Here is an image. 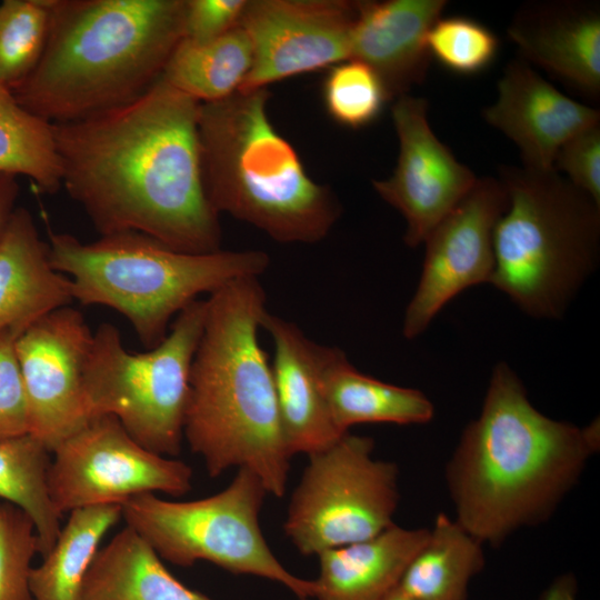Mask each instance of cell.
I'll return each mask as SVG.
<instances>
[{"label": "cell", "mask_w": 600, "mask_h": 600, "mask_svg": "<svg viewBox=\"0 0 600 600\" xmlns=\"http://www.w3.org/2000/svg\"><path fill=\"white\" fill-rule=\"evenodd\" d=\"M81 600H212L188 588L156 551L124 527L97 552L84 578Z\"/></svg>", "instance_id": "603a6c76"}, {"label": "cell", "mask_w": 600, "mask_h": 600, "mask_svg": "<svg viewBox=\"0 0 600 600\" xmlns=\"http://www.w3.org/2000/svg\"><path fill=\"white\" fill-rule=\"evenodd\" d=\"M252 60L250 38L239 24L207 42L182 38L160 78L200 103L214 102L239 90Z\"/></svg>", "instance_id": "d4e9b609"}, {"label": "cell", "mask_w": 600, "mask_h": 600, "mask_svg": "<svg viewBox=\"0 0 600 600\" xmlns=\"http://www.w3.org/2000/svg\"><path fill=\"white\" fill-rule=\"evenodd\" d=\"M269 91L238 90L200 103L204 189L228 213L284 243L324 239L341 213L334 193L311 179L292 144L268 116Z\"/></svg>", "instance_id": "5b68a950"}, {"label": "cell", "mask_w": 600, "mask_h": 600, "mask_svg": "<svg viewBox=\"0 0 600 600\" xmlns=\"http://www.w3.org/2000/svg\"><path fill=\"white\" fill-rule=\"evenodd\" d=\"M483 119L519 148L522 166L553 169L559 149L573 136L600 124L599 110L567 97L521 58L498 81L496 101Z\"/></svg>", "instance_id": "2e32d148"}, {"label": "cell", "mask_w": 600, "mask_h": 600, "mask_svg": "<svg viewBox=\"0 0 600 600\" xmlns=\"http://www.w3.org/2000/svg\"><path fill=\"white\" fill-rule=\"evenodd\" d=\"M391 111L399 141L397 166L389 178L373 180L372 186L402 214L404 242L414 248L423 244L478 178L433 133L426 99L400 96Z\"/></svg>", "instance_id": "9a60e30c"}, {"label": "cell", "mask_w": 600, "mask_h": 600, "mask_svg": "<svg viewBox=\"0 0 600 600\" xmlns=\"http://www.w3.org/2000/svg\"><path fill=\"white\" fill-rule=\"evenodd\" d=\"M384 600H416L403 592L399 591L397 588L392 590Z\"/></svg>", "instance_id": "74e56055"}, {"label": "cell", "mask_w": 600, "mask_h": 600, "mask_svg": "<svg viewBox=\"0 0 600 600\" xmlns=\"http://www.w3.org/2000/svg\"><path fill=\"white\" fill-rule=\"evenodd\" d=\"M248 0H186L183 38L216 39L239 26Z\"/></svg>", "instance_id": "e575fe53"}, {"label": "cell", "mask_w": 600, "mask_h": 600, "mask_svg": "<svg viewBox=\"0 0 600 600\" xmlns=\"http://www.w3.org/2000/svg\"><path fill=\"white\" fill-rule=\"evenodd\" d=\"M20 336L12 329L0 330V440L28 433V409L16 352Z\"/></svg>", "instance_id": "d6a6232c"}, {"label": "cell", "mask_w": 600, "mask_h": 600, "mask_svg": "<svg viewBox=\"0 0 600 600\" xmlns=\"http://www.w3.org/2000/svg\"><path fill=\"white\" fill-rule=\"evenodd\" d=\"M543 600H576V582L564 577L557 580L544 593Z\"/></svg>", "instance_id": "8d00e7d4"}, {"label": "cell", "mask_w": 600, "mask_h": 600, "mask_svg": "<svg viewBox=\"0 0 600 600\" xmlns=\"http://www.w3.org/2000/svg\"><path fill=\"white\" fill-rule=\"evenodd\" d=\"M49 0L0 2V88L14 91L33 71L46 47Z\"/></svg>", "instance_id": "f1b7e54d"}, {"label": "cell", "mask_w": 600, "mask_h": 600, "mask_svg": "<svg viewBox=\"0 0 600 600\" xmlns=\"http://www.w3.org/2000/svg\"><path fill=\"white\" fill-rule=\"evenodd\" d=\"M200 102L161 78L122 106L52 124L61 188L100 236L139 232L187 253L221 250L203 182Z\"/></svg>", "instance_id": "6da1fadb"}, {"label": "cell", "mask_w": 600, "mask_h": 600, "mask_svg": "<svg viewBox=\"0 0 600 600\" xmlns=\"http://www.w3.org/2000/svg\"><path fill=\"white\" fill-rule=\"evenodd\" d=\"M356 14L357 1L248 0L239 24L250 38L253 60L239 90L350 60Z\"/></svg>", "instance_id": "4fadbf2b"}, {"label": "cell", "mask_w": 600, "mask_h": 600, "mask_svg": "<svg viewBox=\"0 0 600 600\" xmlns=\"http://www.w3.org/2000/svg\"><path fill=\"white\" fill-rule=\"evenodd\" d=\"M483 566L482 543L440 513L397 589L416 600H467L469 582Z\"/></svg>", "instance_id": "cb8c5ba5"}, {"label": "cell", "mask_w": 600, "mask_h": 600, "mask_svg": "<svg viewBox=\"0 0 600 600\" xmlns=\"http://www.w3.org/2000/svg\"><path fill=\"white\" fill-rule=\"evenodd\" d=\"M508 208L493 231L490 281L522 312L561 319L600 258V204L554 168L504 166Z\"/></svg>", "instance_id": "52a82bcc"}, {"label": "cell", "mask_w": 600, "mask_h": 600, "mask_svg": "<svg viewBox=\"0 0 600 600\" xmlns=\"http://www.w3.org/2000/svg\"><path fill=\"white\" fill-rule=\"evenodd\" d=\"M46 47L17 102L54 124L130 102L183 38L186 0H49Z\"/></svg>", "instance_id": "277c9868"}, {"label": "cell", "mask_w": 600, "mask_h": 600, "mask_svg": "<svg viewBox=\"0 0 600 600\" xmlns=\"http://www.w3.org/2000/svg\"><path fill=\"white\" fill-rule=\"evenodd\" d=\"M599 423L553 420L530 402L506 362L492 369L482 409L447 466L457 518L481 543L547 520L599 448Z\"/></svg>", "instance_id": "7a4b0ae2"}, {"label": "cell", "mask_w": 600, "mask_h": 600, "mask_svg": "<svg viewBox=\"0 0 600 600\" xmlns=\"http://www.w3.org/2000/svg\"><path fill=\"white\" fill-rule=\"evenodd\" d=\"M259 277L231 280L209 294L190 370L183 438L216 478L248 469L267 492L284 496L291 454L259 330L268 311Z\"/></svg>", "instance_id": "3957f363"}, {"label": "cell", "mask_w": 600, "mask_h": 600, "mask_svg": "<svg viewBox=\"0 0 600 600\" xmlns=\"http://www.w3.org/2000/svg\"><path fill=\"white\" fill-rule=\"evenodd\" d=\"M0 171L26 176L46 193L61 188L52 124L27 111L1 88Z\"/></svg>", "instance_id": "83f0119b"}, {"label": "cell", "mask_w": 600, "mask_h": 600, "mask_svg": "<svg viewBox=\"0 0 600 600\" xmlns=\"http://www.w3.org/2000/svg\"><path fill=\"white\" fill-rule=\"evenodd\" d=\"M122 518L120 504H99L70 511L67 523L40 566L31 568L33 600H81L88 570L106 533Z\"/></svg>", "instance_id": "484cf974"}, {"label": "cell", "mask_w": 600, "mask_h": 600, "mask_svg": "<svg viewBox=\"0 0 600 600\" xmlns=\"http://www.w3.org/2000/svg\"><path fill=\"white\" fill-rule=\"evenodd\" d=\"M320 380L341 433L361 423L424 424L434 414L433 403L420 390L362 373L336 347L321 346Z\"/></svg>", "instance_id": "7402d4cb"}, {"label": "cell", "mask_w": 600, "mask_h": 600, "mask_svg": "<svg viewBox=\"0 0 600 600\" xmlns=\"http://www.w3.org/2000/svg\"><path fill=\"white\" fill-rule=\"evenodd\" d=\"M50 461V450L29 433L0 440V498L31 518L41 557L51 550L61 530L62 514L48 492Z\"/></svg>", "instance_id": "4316f807"}, {"label": "cell", "mask_w": 600, "mask_h": 600, "mask_svg": "<svg viewBox=\"0 0 600 600\" xmlns=\"http://www.w3.org/2000/svg\"><path fill=\"white\" fill-rule=\"evenodd\" d=\"M38 553L31 518L19 507L0 503V600H33L29 577Z\"/></svg>", "instance_id": "1f68e13d"}, {"label": "cell", "mask_w": 600, "mask_h": 600, "mask_svg": "<svg viewBox=\"0 0 600 600\" xmlns=\"http://www.w3.org/2000/svg\"><path fill=\"white\" fill-rule=\"evenodd\" d=\"M72 300L71 280L52 268L32 214L17 207L0 241V330L21 334Z\"/></svg>", "instance_id": "ffe728a7"}, {"label": "cell", "mask_w": 600, "mask_h": 600, "mask_svg": "<svg viewBox=\"0 0 600 600\" xmlns=\"http://www.w3.org/2000/svg\"><path fill=\"white\" fill-rule=\"evenodd\" d=\"M261 328L273 343L271 371L288 450L308 457L320 452L343 434L334 426L321 380V344L311 341L291 321L266 312Z\"/></svg>", "instance_id": "d6986e66"}, {"label": "cell", "mask_w": 600, "mask_h": 600, "mask_svg": "<svg viewBox=\"0 0 600 600\" xmlns=\"http://www.w3.org/2000/svg\"><path fill=\"white\" fill-rule=\"evenodd\" d=\"M500 179L478 178L466 197L424 240V259L407 306L402 334H422L444 306L470 287L490 283L494 270L493 231L508 208Z\"/></svg>", "instance_id": "7c38bea8"}, {"label": "cell", "mask_w": 600, "mask_h": 600, "mask_svg": "<svg viewBox=\"0 0 600 600\" xmlns=\"http://www.w3.org/2000/svg\"><path fill=\"white\" fill-rule=\"evenodd\" d=\"M429 529L392 524L363 541L318 554L316 600H384L397 588Z\"/></svg>", "instance_id": "44dd1931"}, {"label": "cell", "mask_w": 600, "mask_h": 600, "mask_svg": "<svg viewBox=\"0 0 600 600\" xmlns=\"http://www.w3.org/2000/svg\"><path fill=\"white\" fill-rule=\"evenodd\" d=\"M51 456L48 492L61 514L91 506H121L143 493L179 497L192 488L190 466L149 451L110 414L91 418Z\"/></svg>", "instance_id": "8fae6325"}, {"label": "cell", "mask_w": 600, "mask_h": 600, "mask_svg": "<svg viewBox=\"0 0 600 600\" xmlns=\"http://www.w3.org/2000/svg\"><path fill=\"white\" fill-rule=\"evenodd\" d=\"M322 96L328 114L339 124L351 129L370 124L389 101L378 74L354 59L329 68Z\"/></svg>", "instance_id": "f546056e"}, {"label": "cell", "mask_w": 600, "mask_h": 600, "mask_svg": "<svg viewBox=\"0 0 600 600\" xmlns=\"http://www.w3.org/2000/svg\"><path fill=\"white\" fill-rule=\"evenodd\" d=\"M48 246L52 268L71 280L73 300L121 313L147 349L167 337L173 319L200 294L259 277L270 263L260 250L187 253L133 231L92 242L49 231Z\"/></svg>", "instance_id": "8992f818"}, {"label": "cell", "mask_w": 600, "mask_h": 600, "mask_svg": "<svg viewBox=\"0 0 600 600\" xmlns=\"http://www.w3.org/2000/svg\"><path fill=\"white\" fill-rule=\"evenodd\" d=\"M427 46L431 58L459 74H474L493 61L497 37L478 21L464 17H440L430 28Z\"/></svg>", "instance_id": "4dcf8cb0"}, {"label": "cell", "mask_w": 600, "mask_h": 600, "mask_svg": "<svg viewBox=\"0 0 600 600\" xmlns=\"http://www.w3.org/2000/svg\"><path fill=\"white\" fill-rule=\"evenodd\" d=\"M446 6L444 0L357 1L351 59L378 74L389 100L424 80L431 60L427 37Z\"/></svg>", "instance_id": "e0dca14e"}, {"label": "cell", "mask_w": 600, "mask_h": 600, "mask_svg": "<svg viewBox=\"0 0 600 600\" xmlns=\"http://www.w3.org/2000/svg\"><path fill=\"white\" fill-rule=\"evenodd\" d=\"M19 190L18 176L0 171V241L17 209L16 201Z\"/></svg>", "instance_id": "d590c367"}, {"label": "cell", "mask_w": 600, "mask_h": 600, "mask_svg": "<svg viewBox=\"0 0 600 600\" xmlns=\"http://www.w3.org/2000/svg\"><path fill=\"white\" fill-rule=\"evenodd\" d=\"M206 314V300H194L173 319L167 337L144 352L126 349L112 323L99 324L82 380L89 419L113 416L149 451L178 456L190 370Z\"/></svg>", "instance_id": "ba28073f"}, {"label": "cell", "mask_w": 600, "mask_h": 600, "mask_svg": "<svg viewBox=\"0 0 600 600\" xmlns=\"http://www.w3.org/2000/svg\"><path fill=\"white\" fill-rule=\"evenodd\" d=\"M268 494L260 478L238 469L220 492L190 501L143 493L121 504L127 527L162 559L180 567L211 562L234 574L276 581L298 598L314 597V581L288 571L268 546L259 522Z\"/></svg>", "instance_id": "9c48e42d"}, {"label": "cell", "mask_w": 600, "mask_h": 600, "mask_svg": "<svg viewBox=\"0 0 600 600\" xmlns=\"http://www.w3.org/2000/svg\"><path fill=\"white\" fill-rule=\"evenodd\" d=\"M298 600H311L310 598H298Z\"/></svg>", "instance_id": "f35d334b"}, {"label": "cell", "mask_w": 600, "mask_h": 600, "mask_svg": "<svg viewBox=\"0 0 600 600\" xmlns=\"http://www.w3.org/2000/svg\"><path fill=\"white\" fill-rule=\"evenodd\" d=\"M553 168L600 204V124L570 138L559 149Z\"/></svg>", "instance_id": "836d02e7"}, {"label": "cell", "mask_w": 600, "mask_h": 600, "mask_svg": "<svg viewBox=\"0 0 600 600\" xmlns=\"http://www.w3.org/2000/svg\"><path fill=\"white\" fill-rule=\"evenodd\" d=\"M373 448L372 438L347 432L308 457L283 524L300 553L318 556L363 541L394 523L399 470L374 459Z\"/></svg>", "instance_id": "30bf717a"}, {"label": "cell", "mask_w": 600, "mask_h": 600, "mask_svg": "<svg viewBox=\"0 0 600 600\" xmlns=\"http://www.w3.org/2000/svg\"><path fill=\"white\" fill-rule=\"evenodd\" d=\"M93 332L66 306L40 318L16 340L28 409V433L50 452L90 419L82 380Z\"/></svg>", "instance_id": "5bb4252c"}, {"label": "cell", "mask_w": 600, "mask_h": 600, "mask_svg": "<svg viewBox=\"0 0 600 600\" xmlns=\"http://www.w3.org/2000/svg\"><path fill=\"white\" fill-rule=\"evenodd\" d=\"M521 59L596 98L600 93V14L572 1L526 4L508 27Z\"/></svg>", "instance_id": "ac0fdd59"}]
</instances>
